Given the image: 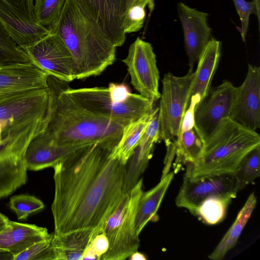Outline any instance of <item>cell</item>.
Returning a JSON list of instances; mask_svg holds the SVG:
<instances>
[{
    "instance_id": "25",
    "label": "cell",
    "mask_w": 260,
    "mask_h": 260,
    "mask_svg": "<svg viewBox=\"0 0 260 260\" xmlns=\"http://www.w3.org/2000/svg\"><path fill=\"white\" fill-rule=\"evenodd\" d=\"M150 113L131 122L125 127L122 136L113 151V156L124 165L127 164L138 145L149 122Z\"/></svg>"
},
{
    "instance_id": "11",
    "label": "cell",
    "mask_w": 260,
    "mask_h": 260,
    "mask_svg": "<svg viewBox=\"0 0 260 260\" xmlns=\"http://www.w3.org/2000/svg\"><path fill=\"white\" fill-rule=\"evenodd\" d=\"M34 0H0V19L19 47L37 42L49 30L37 21Z\"/></svg>"
},
{
    "instance_id": "6",
    "label": "cell",
    "mask_w": 260,
    "mask_h": 260,
    "mask_svg": "<svg viewBox=\"0 0 260 260\" xmlns=\"http://www.w3.org/2000/svg\"><path fill=\"white\" fill-rule=\"evenodd\" d=\"M66 82L63 91L76 104L94 114L110 118L125 125L151 113L154 103L140 94L131 93L120 103L111 99L108 88L73 89Z\"/></svg>"
},
{
    "instance_id": "17",
    "label": "cell",
    "mask_w": 260,
    "mask_h": 260,
    "mask_svg": "<svg viewBox=\"0 0 260 260\" xmlns=\"http://www.w3.org/2000/svg\"><path fill=\"white\" fill-rule=\"evenodd\" d=\"M160 140L158 107L152 110L148 125L133 154L126 164L124 192L140 179L151 158L155 144Z\"/></svg>"
},
{
    "instance_id": "33",
    "label": "cell",
    "mask_w": 260,
    "mask_h": 260,
    "mask_svg": "<svg viewBox=\"0 0 260 260\" xmlns=\"http://www.w3.org/2000/svg\"><path fill=\"white\" fill-rule=\"evenodd\" d=\"M145 17V8L142 6L134 5L127 9L123 20L125 34L139 31L143 26Z\"/></svg>"
},
{
    "instance_id": "2",
    "label": "cell",
    "mask_w": 260,
    "mask_h": 260,
    "mask_svg": "<svg viewBox=\"0 0 260 260\" xmlns=\"http://www.w3.org/2000/svg\"><path fill=\"white\" fill-rule=\"evenodd\" d=\"M48 29L60 36L72 53L75 79L99 75L115 60L117 47L85 0H66Z\"/></svg>"
},
{
    "instance_id": "26",
    "label": "cell",
    "mask_w": 260,
    "mask_h": 260,
    "mask_svg": "<svg viewBox=\"0 0 260 260\" xmlns=\"http://www.w3.org/2000/svg\"><path fill=\"white\" fill-rule=\"evenodd\" d=\"M177 163H195L201 157L204 142L194 126L181 128L177 140L174 143Z\"/></svg>"
},
{
    "instance_id": "10",
    "label": "cell",
    "mask_w": 260,
    "mask_h": 260,
    "mask_svg": "<svg viewBox=\"0 0 260 260\" xmlns=\"http://www.w3.org/2000/svg\"><path fill=\"white\" fill-rule=\"evenodd\" d=\"M236 87L228 80L210 88L207 95L195 107V128L204 143L224 118L232 112Z\"/></svg>"
},
{
    "instance_id": "15",
    "label": "cell",
    "mask_w": 260,
    "mask_h": 260,
    "mask_svg": "<svg viewBox=\"0 0 260 260\" xmlns=\"http://www.w3.org/2000/svg\"><path fill=\"white\" fill-rule=\"evenodd\" d=\"M48 75L30 62L0 66V100L48 87Z\"/></svg>"
},
{
    "instance_id": "19",
    "label": "cell",
    "mask_w": 260,
    "mask_h": 260,
    "mask_svg": "<svg viewBox=\"0 0 260 260\" xmlns=\"http://www.w3.org/2000/svg\"><path fill=\"white\" fill-rule=\"evenodd\" d=\"M51 236L46 228L10 220L0 231V250L9 252L14 257Z\"/></svg>"
},
{
    "instance_id": "23",
    "label": "cell",
    "mask_w": 260,
    "mask_h": 260,
    "mask_svg": "<svg viewBox=\"0 0 260 260\" xmlns=\"http://www.w3.org/2000/svg\"><path fill=\"white\" fill-rule=\"evenodd\" d=\"M173 177V172L168 173L161 177L160 182L154 187L147 191H142L138 201L135 215V229L138 236L146 224L156 216Z\"/></svg>"
},
{
    "instance_id": "32",
    "label": "cell",
    "mask_w": 260,
    "mask_h": 260,
    "mask_svg": "<svg viewBox=\"0 0 260 260\" xmlns=\"http://www.w3.org/2000/svg\"><path fill=\"white\" fill-rule=\"evenodd\" d=\"M52 236L49 239L36 243L14 256L13 260H54L51 246Z\"/></svg>"
},
{
    "instance_id": "40",
    "label": "cell",
    "mask_w": 260,
    "mask_h": 260,
    "mask_svg": "<svg viewBox=\"0 0 260 260\" xmlns=\"http://www.w3.org/2000/svg\"><path fill=\"white\" fill-rule=\"evenodd\" d=\"M252 1L254 2L255 7H256V11H257V19H258V21L259 23V7H260L259 0H253Z\"/></svg>"
},
{
    "instance_id": "39",
    "label": "cell",
    "mask_w": 260,
    "mask_h": 260,
    "mask_svg": "<svg viewBox=\"0 0 260 260\" xmlns=\"http://www.w3.org/2000/svg\"><path fill=\"white\" fill-rule=\"evenodd\" d=\"M130 257L133 259H146L145 256L138 251L134 253Z\"/></svg>"
},
{
    "instance_id": "9",
    "label": "cell",
    "mask_w": 260,
    "mask_h": 260,
    "mask_svg": "<svg viewBox=\"0 0 260 260\" xmlns=\"http://www.w3.org/2000/svg\"><path fill=\"white\" fill-rule=\"evenodd\" d=\"M122 61L127 67L131 84L139 94L153 103L159 100V74L151 44L137 37Z\"/></svg>"
},
{
    "instance_id": "36",
    "label": "cell",
    "mask_w": 260,
    "mask_h": 260,
    "mask_svg": "<svg viewBox=\"0 0 260 260\" xmlns=\"http://www.w3.org/2000/svg\"><path fill=\"white\" fill-rule=\"evenodd\" d=\"M107 88L111 99L116 103L125 101L132 93L129 88L123 83H110Z\"/></svg>"
},
{
    "instance_id": "13",
    "label": "cell",
    "mask_w": 260,
    "mask_h": 260,
    "mask_svg": "<svg viewBox=\"0 0 260 260\" xmlns=\"http://www.w3.org/2000/svg\"><path fill=\"white\" fill-rule=\"evenodd\" d=\"M238 192L233 174L196 180H191L184 175L175 203L178 207L186 208L194 215L197 209L205 199L213 196L237 194Z\"/></svg>"
},
{
    "instance_id": "12",
    "label": "cell",
    "mask_w": 260,
    "mask_h": 260,
    "mask_svg": "<svg viewBox=\"0 0 260 260\" xmlns=\"http://www.w3.org/2000/svg\"><path fill=\"white\" fill-rule=\"evenodd\" d=\"M32 139L17 138L0 144V199L25 184L28 168L25 154Z\"/></svg>"
},
{
    "instance_id": "34",
    "label": "cell",
    "mask_w": 260,
    "mask_h": 260,
    "mask_svg": "<svg viewBox=\"0 0 260 260\" xmlns=\"http://www.w3.org/2000/svg\"><path fill=\"white\" fill-rule=\"evenodd\" d=\"M237 12L241 21V35L244 42H245L249 26L250 15L257 13L255 4L253 1L245 0H233Z\"/></svg>"
},
{
    "instance_id": "22",
    "label": "cell",
    "mask_w": 260,
    "mask_h": 260,
    "mask_svg": "<svg viewBox=\"0 0 260 260\" xmlns=\"http://www.w3.org/2000/svg\"><path fill=\"white\" fill-rule=\"evenodd\" d=\"M99 234L94 229L87 228L52 234L51 246L54 260L83 259L90 243Z\"/></svg>"
},
{
    "instance_id": "18",
    "label": "cell",
    "mask_w": 260,
    "mask_h": 260,
    "mask_svg": "<svg viewBox=\"0 0 260 260\" xmlns=\"http://www.w3.org/2000/svg\"><path fill=\"white\" fill-rule=\"evenodd\" d=\"M87 145L59 146L42 133L31 141L27 148L25 159L28 170L38 171L53 168L70 154Z\"/></svg>"
},
{
    "instance_id": "35",
    "label": "cell",
    "mask_w": 260,
    "mask_h": 260,
    "mask_svg": "<svg viewBox=\"0 0 260 260\" xmlns=\"http://www.w3.org/2000/svg\"><path fill=\"white\" fill-rule=\"evenodd\" d=\"M108 248V240L103 233L96 236L90 243L83 259H100Z\"/></svg>"
},
{
    "instance_id": "8",
    "label": "cell",
    "mask_w": 260,
    "mask_h": 260,
    "mask_svg": "<svg viewBox=\"0 0 260 260\" xmlns=\"http://www.w3.org/2000/svg\"><path fill=\"white\" fill-rule=\"evenodd\" d=\"M19 47L31 63L49 75L67 82L75 79L73 55L56 32L49 31L32 44Z\"/></svg>"
},
{
    "instance_id": "38",
    "label": "cell",
    "mask_w": 260,
    "mask_h": 260,
    "mask_svg": "<svg viewBox=\"0 0 260 260\" xmlns=\"http://www.w3.org/2000/svg\"><path fill=\"white\" fill-rule=\"evenodd\" d=\"M9 221L7 217L0 212V231L6 227Z\"/></svg>"
},
{
    "instance_id": "14",
    "label": "cell",
    "mask_w": 260,
    "mask_h": 260,
    "mask_svg": "<svg viewBox=\"0 0 260 260\" xmlns=\"http://www.w3.org/2000/svg\"><path fill=\"white\" fill-rule=\"evenodd\" d=\"M230 117L256 131L260 128V68L249 64L242 84L236 87Z\"/></svg>"
},
{
    "instance_id": "7",
    "label": "cell",
    "mask_w": 260,
    "mask_h": 260,
    "mask_svg": "<svg viewBox=\"0 0 260 260\" xmlns=\"http://www.w3.org/2000/svg\"><path fill=\"white\" fill-rule=\"evenodd\" d=\"M194 72L176 76L169 72L162 80L158 107L160 140L166 146L174 143L180 133L182 121L188 106Z\"/></svg>"
},
{
    "instance_id": "1",
    "label": "cell",
    "mask_w": 260,
    "mask_h": 260,
    "mask_svg": "<svg viewBox=\"0 0 260 260\" xmlns=\"http://www.w3.org/2000/svg\"><path fill=\"white\" fill-rule=\"evenodd\" d=\"M116 146H85L53 168L54 234L87 228L103 232L125 193L126 165L113 156Z\"/></svg>"
},
{
    "instance_id": "28",
    "label": "cell",
    "mask_w": 260,
    "mask_h": 260,
    "mask_svg": "<svg viewBox=\"0 0 260 260\" xmlns=\"http://www.w3.org/2000/svg\"><path fill=\"white\" fill-rule=\"evenodd\" d=\"M239 191L260 175V145L249 151L233 174Z\"/></svg>"
},
{
    "instance_id": "29",
    "label": "cell",
    "mask_w": 260,
    "mask_h": 260,
    "mask_svg": "<svg viewBox=\"0 0 260 260\" xmlns=\"http://www.w3.org/2000/svg\"><path fill=\"white\" fill-rule=\"evenodd\" d=\"M29 62L26 54L0 19V66Z\"/></svg>"
},
{
    "instance_id": "16",
    "label": "cell",
    "mask_w": 260,
    "mask_h": 260,
    "mask_svg": "<svg viewBox=\"0 0 260 260\" xmlns=\"http://www.w3.org/2000/svg\"><path fill=\"white\" fill-rule=\"evenodd\" d=\"M177 11L188 58V72H192L194 63L212 38L211 29L207 23L208 14L182 2L177 4Z\"/></svg>"
},
{
    "instance_id": "5",
    "label": "cell",
    "mask_w": 260,
    "mask_h": 260,
    "mask_svg": "<svg viewBox=\"0 0 260 260\" xmlns=\"http://www.w3.org/2000/svg\"><path fill=\"white\" fill-rule=\"evenodd\" d=\"M143 180L124 193L120 202L108 218L103 230L108 248L101 260H124L138 251L139 236L135 229V215L143 191Z\"/></svg>"
},
{
    "instance_id": "31",
    "label": "cell",
    "mask_w": 260,
    "mask_h": 260,
    "mask_svg": "<svg viewBox=\"0 0 260 260\" xmlns=\"http://www.w3.org/2000/svg\"><path fill=\"white\" fill-rule=\"evenodd\" d=\"M10 208L16 214L18 219H26L31 214L45 207L44 203L35 196L19 194L12 196L9 201Z\"/></svg>"
},
{
    "instance_id": "37",
    "label": "cell",
    "mask_w": 260,
    "mask_h": 260,
    "mask_svg": "<svg viewBox=\"0 0 260 260\" xmlns=\"http://www.w3.org/2000/svg\"><path fill=\"white\" fill-rule=\"evenodd\" d=\"M155 0H127L126 10L134 5H140L144 7H147L150 12L154 8Z\"/></svg>"
},
{
    "instance_id": "4",
    "label": "cell",
    "mask_w": 260,
    "mask_h": 260,
    "mask_svg": "<svg viewBox=\"0 0 260 260\" xmlns=\"http://www.w3.org/2000/svg\"><path fill=\"white\" fill-rule=\"evenodd\" d=\"M260 145V136L228 117L204 143L200 158L187 165L185 176L191 180L233 174L243 157Z\"/></svg>"
},
{
    "instance_id": "27",
    "label": "cell",
    "mask_w": 260,
    "mask_h": 260,
    "mask_svg": "<svg viewBox=\"0 0 260 260\" xmlns=\"http://www.w3.org/2000/svg\"><path fill=\"white\" fill-rule=\"evenodd\" d=\"M236 195L230 194L210 197L200 204L194 216H199L207 224L218 223L224 219L228 206Z\"/></svg>"
},
{
    "instance_id": "21",
    "label": "cell",
    "mask_w": 260,
    "mask_h": 260,
    "mask_svg": "<svg viewBox=\"0 0 260 260\" xmlns=\"http://www.w3.org/2000/svg\"><path fill=\"white\" fill-rule=\"evenodd\" d=\"M93 10L115 45L121 46L125 40L123 20L127 0H85Z\"/></svg>"
},
{
    "instance_id": "20",
    "label": "cell",
    "mask_w": 260,
    "mask_h": 260,
    "mask_svg": "<svg viewBox=\"0 0 260 260\" xmlns=\"http://www.w3.org/2000/svg\"><path fill=\"white\" fill-rule=\"evenodd\" d=\"M221 55L220 42L211 38L203 50L198 60L191 87L190 100L198 104L207 95L217 70ZM189 104V103H188Z\"/></svg>"
},
{
    "instance_id": "24",
    "label": "cell",
    "mask_w": 260,
    "mask_h": 260,
    "mask_svg": "<svg viewBox=\"0 0 260 260\" xmlns=\"http://www.w3.org/2000/svg\"><path fill=\"white\" fill-rule=\"evenodd\" d=\"M256 204L254 193L248 197L239 212L236 220L212 252L208 256L212 260H221L237 243Z\"/></svg>"
},
{
    "instance_id": "3",
    "label": "cell",
    "mask_w": 260,
    "mask_h": 260,
    "mask_svg": "<svg viewBox=\"0 0 260 260\" xmlns=\"http://www.w3.org/2000/svg\"><path fill=\"white\" fill-rule=\"evenodd\" d=\"M65 82L48 75L50 103L43 134L61 146L96 143L117 145L127 125L94 114L78 106L63 92Z\"/></svg>"
},
{
    "instance_id": "30",
    "label": "cell",
    "mask_w": 260,
    "mask_h": 260,
    "mask_svg": "<svg viewBox=\"0 0 260 260\" xmlns=\"http://www.w3.org/2000/svg\"><path fill=\"white\" fill-rule=\"evenodd\" d=\"M66 1L34 0V11L38 22L49 29L57 19Z\"/></svg>"
}]
</instances>
